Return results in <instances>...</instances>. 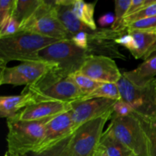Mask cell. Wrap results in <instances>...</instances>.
<instances>
[{"instance_id":"19","label":"cell","mask_w":156,"mask_h":156,"mask_svg":"<svg viewBox=\"0 0 156 156\" xmlns=\"http://www.w3.org/2000/svg\"><path fill=\"white\" fill-rule=\"evenodd\" d=\"M97 1L94 2H85L82 0H73V12L76 18L89 27L91 30H97L95 21H94V9Z\"/></svg>"},{"instance_id":"39","label":"cell","mask_w":156,"mask_h":156,"mask_svg":"<svg viewBox=\"0 0 156 156\" xmlns=\"http://www.w3.org/2000/svg\"><path fill=\"white\" fill-rule=\"evenodd\" d=\"M154 82H155V85H156V79H155V80H154Z\"/></svg>"},{"instance_id":"37","label":"cell","mask_w":156,"mask_h":156,"mask_svg":"<svg viewBox=\"0 0 156 156\" xmlns=\"http://www.w3.org/2000/svg\"><path fill=\"white\" fill-rule=\"evenodd\" d=\"M129 156H136V155H134V154H133V153H131L130 154V155H129Z\"/></svg>"},{"instance_id":"29","label":"cell","mask_w":156,"mask_h":156,"mask_svg":"<svg viewBox=\"0 0 156 156\" xmlns=\"http://www.w3.org/2000/svg\"><path fill=\"white\" fill-rule=\"evenodd\" d=\"M19 30L20 24L13 17L11 16L4 25L0 27V38L12 36L19 32Z\"/></svg>"},{"instance_id":"22","label":"cell","mask_w":156,"mask_h":156,"mask_svg":"<svg viewBox=\"0 0 156 156\" xmlns=\"http://www.w3.org/2000/svg\"><path fill=\"white\" fill-rule=\"evenodd\" d=\"M92 98H105L114 101L121 100L117 83H102L92 92L82 97L81 100Z\"/></svg>"},{"instance_id":"27","label":"cell","mask_w":156,"mask_h":156,"mask_svg":"<svg viewBox=\"0 0 156 156\" xmlns=\"http://www.w3.org/2000/svg\"><path fill=\"white\" fill-rule=\"evenodd\" d=\"M127 30H137L150 32L156 34V16L144 18L140 21L131 23L127 26Z\"/></svg>"},{"instance_id":"36","label":"cell","mask_w":156,"mask_h":156,"mask_svg":"<svg viewBox=\"0 0 156 156\" xmlns=\"http://www.w3.org/2000/svg\"><path fill=\"white\" fill-rule=\"evenodd\" d=\"M4 156H9V152H6V153L5 154Z\"/></svg>"},{"instance_id":"34","label":"cell","mask_w":156,"mask_h":156,"mask_svg":"<svg viewBox=\"0 0 156 156\" xmlns=\"http://www.w3.org/2000/svg\"><path fill=\"white\" fill-rule=\"evenodd\" d=\"M114 20H115V15L111 12H108V13L101 15L98 20V23L101 27L105 28L110 25L112 26L114 22Z\"/></svg>"},{"instance_id":"11","label":"cell","mask_w":156,"mask_h":156,"mask_svg":"<svg viewBox=\"0 0 156 156\" xmlns=\"http://www.w3.org/2000/svg\"><path fill=\"white\" fill-rule=\"evenodd\" d=\"M127 32H117L111 28H101L93 30L91 33L88 34L87 54L88 56L98 55L126 59V56L119 50L115 40Z\"/></svg>"},{"instance_id":"30","label":"cell","mask_w":156,"mask_h":156,"mask_svg":"<svg viewBox=\"0 0 156 156\" xmlns=\"http://www.w3.org/2000/svg\"><path fill=\"white\" fill-rule=\"evenodd\" d=\"M115 43L117 45H120L127 49L132 55H133L137 50L136 43L133 37L129 32L117 37L115 40Z\"/></svg>"},{"instance_id":"2","label":"cell","mask_w":156,"mask_h":156,"mask_svg":"<svg viewBox=\"0 0 156 156\" xmlns=\"http://www.w3.org/2000/svg\"><path fill=\"white\" fill-rule=\"evenodd\" d=\"M59 41L31 32L19 31L12 36L0 38V62L6 66L10 61L37 60L40 50Z\"/></svg>"},{"instance_id":"38","label":"cell","mask_w":156,"mask_h":156,"mask_svg":"<svg viewBox=\"0 0 156 156\" xmlns=\"http://www.w3.org/2000/svg\"><path fill=\"white\" fill-rule=\"evenodd\" d=\"M9 156H21V155H9Z\"/></svg>"},{"instance_id":"12","label":"cell","mask_w":156,"mask_h":156,"mask_svg":"<svg viewBox=\"0 0 156 156\" xmlns=\"http://www.w3.org/2000/svg\"><path fill=\"white\" fill-rule=\"evenodd\" d=\"M116 101L111 99L92 98L76 101L71 103L70 112L75 129L86 122L112 111Z\"/></svg>"},{"instance_id":"6","label":"cell","mask_w":156,"mask_h":156,"mask_svg":"<svg viewBox=\"0 0 156 156\" xmlns=\"http://www.w3.org/2000/svg\"><path fill=\"white\" fill-rule=\"evenodd\" d=\"M88 56L87 52L75 45L71 40L54 43L37 54V60H41L56 66V69L69 76L80 70Z\"/></svg>"},{"instance_id":"25","label":"cell","mask_w":156,"mask_h":156,"mask_svg":"<svg viewBox=\"0 0 156 156\" xmlns=\"http://www.w3.org/2000/svg\"><path fill=\"white\" fill-rule=\"evenodd\" d=\"M69 77L73 81L78 88L80 90L81 92L83 94V97L92 92L102 84L90 79L89 77L83 75L79 71L72 73L69 76Z\"/></svg>"},{"instance_id":"5","label":"cell","mask_w":156,"mask_h":156,"mask_svg":"<svg viewBox=\"0 0 156 156\" xmlns=\"http://www.w3.org/2000/svg\"><path fill=\"white\" fill-rule=\"evenodd\" d=\"M107 129L131 153L136 156H150L149 138L143 123L134 113L127 117L113 114Z\"/></svg>"},{"instance_id":"28","label":"cell","mask_w":156,"mask_h":156,"mask_svg":"<svg viewBox=\"0 0 156 156\" xmlns=\"http://www.w3.org/2000/svg\"><path fill=\"white\" fill-rule=\"evenodd\" d=\"M15 0H1L0 1V27L12 16Z\"/></svg>"},{"instance_id":"24","label":"cell","mask_w":156,"mask_h":156,"mask_svg":"<svg viewBox=\"0 0 156 156\" xmlns=\"http://www.w3.org/2000/svg\"><path fill=\"white\" fill-rule=\"evenodd\" d=\"M131 0H117L115 4V20L111 26V29L117 32H127L128 30L124 24V18L130 5Z\"/></svg>"},{"instance_id":"18","label":"cell","mask_w":156,"mask_h":156,"mask_svg":"<svg viewBox=\"0 0 156 156\" xmlns=\"http://www.w3.org/2000/svg\"><path fill=\"white\" fill-rule=\"evenodd\" d=\"M136 43L137 50L133 55L136 59L144 60L152 56L156 52V34L150 32L137 30H128Z\"/></svg>"},{"instance_id":"8","label":"cell","mask_w":156,"mask_h":156,"mask_svg":"<svg viewBox=\"0 0 156 156\" xmlns=\"http://www.w3.org/2000/svg\"><path fill=\"white\" fill-rule=\"evenodd\" d=\"M122 100L133 107L134 112L146 116L156 115V85L153 82L139 87L122 76L117 83Z\"/></svg>"},{"instance_id":"14","label":"cell","mask_w":156,"mask_h":156,"mask_svg":"<svg viewBox=\"0 0 156 156\" xmlns=\"http://www.w3.org/2000/svg\"><path fill=\"white\" fill-rule=\"evenodd\" d=\"M71 110V104L64 102H41L27 106L12 119L21 121H41L53 118Z\"/></svg>"},{"instance_id":"20","label":"cell","mask_w":156,"mask_h":156,"mask_svg":"<svg viewBox=\"0 0 156 156\" xmlns=\"http://www.w3.org/2000/svg\"><path fill=\"white\" fill-rule=\"evenodd\" d=\"M42 2L43 0H15L12 16L21 27L36 12Z\"/></svg>"},{"instance_id":"16","label":"cell","mask_w":156,"mask_h":156,"mask_svg":"<svg viewBox=\"0 0 156 156\" xmlns=\"http://www.w3.org/2000/svg\"><path fill=\"white\" fill-rule=\"evenodd\" d=\"M122 74L136 86H147L156 79V54L144 60L135 69Z\"/></svg>"},{"instance_id":"13","label":"cell","mask_w":156,"mask_h":156,"mask_svg":"<svg viewBox=\"0 0 156 156\" xmlns=\"http://www.w3.org/2000/svg\"><path fill=\"white\" fill-rule=\"evenodd\" d=\"M74 130L75 126L70 111L50 119L46 124L44 140L39 149L35 152L46 150L57 144L69 136Z\"/></svg>"},{"instance_id":"3","label":"cell","mask_w":156,"mask_h":156,"mask_svg":"<svg viewBox=\"0 0 156 156\" xmlns=\"http://www.w3.org/2000/svg\"><path fill=\"white\" fill-rule=\"evenodd\" d=\"M113 111L98 118L86 122L64 139L60 156H94L98 149L104 128L111 119Z\"/></svg>"},{"instance_id":"32","label":"cell","mask_w":156,"mask_h":156,"mask_svg":"<svg viewBox=\"0 0 156 156\" xmlns=\"http://www.w3.org/2000/svg\"><path fill=\"white\" fill-rule=\"evenodd\" d=\"M62 141H60L57 144L54 145L52 147L38 152H29L26 155L21 156H60L61 148L62 146Z\"/></svg>"},{"instance_id":"1","label":"cell","mask_w":156,"mask_h":156,"mask_svg":"<svg viewBox=\"0 0 156 156\" xmlns=\"http://www.w3.org/2000/svg\"><path fill=\"white\" fill-rule=\"evenodd\" d=\"M23 91L30 93L34 103L64 102L73 103L82 99L83 94L69 76L56 69H50L38 81L26 86Z\"/></svg>"},{"instance_id":"35","label":"cell","mask_w":156,"mask_h":156,"mask_svg":"<svg viewBox=\"0 0 156 156\" xmlns=\"http://www.w3.org/2000/svg\"><path fill=\"white\" fill-rule=\"evenodd\" d=\"M94 156H108V155H107V154L105 153V151H104L101 148H100L98 146V149L97 152H96L95 154H94Z\"/></svg>"},{"instance_id":"21","label":"cell","mask_w":156,"mask_h":156,"mask_svg":"<svg viewBox=\"0 0 156 156\" xmlns=\"http://www.w3.org/2000/svg\"><path fill=\"white\" fill-rule=\"evenodd\" d=\"M99 147L101 148L108 156H129L131 152L120 143L108 129L104 132Z\"/></svg>"},{"instance_id":"23","label":"cell","mask_w":156,"mask_h":156,"mask_svg":"<svg viewBox=\"0 0 156 156\" xmlns=\"http://www.w3.org/2000/svg\"><path fill=\"white\" fill-rule=\"evenodd\" d=\"M143 123L149 142L150 156H156V115L146 116L133 112Z\"/></svg>"},{"instance_id":"4","label":"cell","mask_w":156,"mask_h":156,"mask_svg":"<svg viewBox=\"0 0 156 156\" xmlns=\"http://www.w3.org/2000/svg\"><path fill=\"white\" fill-rule=\"evenodd\" d=\"M50 119L41 121L7 119L6 140L9 155H24L37 152L44 139L46 124Z\"/></svg>"},{"instance_id":"7","label":"cell","mask_w":156,"mask_h":156,"mask_svg":"<svg viewBox=\"0 0 156 156\" xmlns=\"http://www.w3.org/2000/svg\"><path fill=\"white\" fill-rule=\"evenodd\" d=\"M19 31L31 32L59 41H69L73 36L58 19L56 1L46 0H43L36 12L20 27Z\"/></svg>"},{"instance_id":"31","label":"cell","mask_w":156,"mask_h":156,"mask_svg":"<svg viewBox=\"0 0 156 156\" xmlns=\"http://www.w3.org/2000/svg\"><path fill=\"white\" fill-rule=\"evenodd\" d=\"M113 114L118 117H127L134 112V109L129 104L123 100H119L113 106Z\"/></svg>"},{"instance_id":"26","label":"cell","mask_w":156,"mask_h":156,"mask_svg":"<svg viewBox=\"0 0 156 156\" xmlns=\"http://www.w3.org/2000/svg\"><path fill=\"white\" fill-rule=\"evenodd\" d=\"M154 16H156V0H155V2L152 4L146 6L144 9H141L139 12H137L136 13L125 18L124 24L126 27H127L131 23H133L135 21L144 19V18H151V17Z\"/></svg>"},{"instance_id":"33","label":"cell","mask_w":156,"mask_h":156,"mask_svg":"<svg viewBox=\"0 0 156 156\" xmlns=\"http://www.w3.org/2000/svg\"><path fill=\"white\" fill-rule=\"evenodd\" d=\"M71 41L78 47L86 51L88 47V33L85 31L79 32L73 35Z\"/></svg>"},{"instance_id":"9","label":"cell","mask_w":156,"mask_h":156,"mask_svg":"<svg viewBox=\"0 0 156 156\" xmlns=\"http://www.w3.org/2000/svg\"><path fill=\"white\" fill-rule=\"evenodd\" d=\"M0 84L15 86L32 85L50 69L56 67L53 64L41 60L22 62L13 67H7L3 65H0Z\"/></svg>"},{"instance_id":"10","label":"cell","mask_w":156,"mask_h":156,"mask_svg":"<svg viewBox=\"0 0 156 156\" xmlns=\"http://www.w3.org/2000/svg\"><path fill=\"white\" fill-rule=\"evenodd\" d=\"M79 72L100 83H117L123 76L112 58L98 55L87 56Z\"/></svg>"},{"instance_id":"17","label":"cell","mask_w":156,"mask_h":156,"mask_svg":"<svg viewBox=\"0 0 156 156\" xmlns=\"http://www.w3.org/2000/svg\"><path fill=\"white\" fill-rule=\"evenodd\" d=\"M30 93L22 91L19 95H8L0 97V116L6 120L15 117L27 106L34 105Z\"/></svg>"},{"instance_id":"15","label":"cell","mask_w":156,"mask_h":156,"mask_svg":"<svg viewBox=\"0 0 156 156\" xmlns=\"http://www.w3.org/2000/svg\"><path fill=\"white\" fill-rule=\"evenodd\" d=\"M73 2V0H56V12L58 19L72 35L81 31L91 33L93 30L81 22L74 15Z\"/></svg>"}]
</instances>
